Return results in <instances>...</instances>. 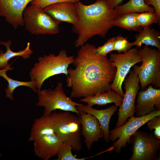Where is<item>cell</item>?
I'll use <instances>...</instances> for the list:
<instances>
[{
	"mask_svg": "<svg viewBox=\"0 0 160 160\" xmlns=\"http://www.w3.org/2000/svg\"><path fill=\"white\" fill-rule=\"evenodd\" d=\"M74 57V56H68L65 49L60 51L57 55L50 53L39 57L38 62L34 64L29 73L31 80L36 81L38 92L44 82L50 77L60 74L67 76L68 67L72 64Z\"/></svg>",
	"mask_w": 160,
	"mask_h": 160,
	"instance_id": "obj_3",
	"label": "cell"
},
{
	"mask_svg": "<svg viewBox=\"0 0 160 160\" xmlns=\"http://www.w3.org/2000/svg\"><path fill=\"white\" fill-rule=\"evenodd\" d=\"M137 19L140 25L142 28L150 26L153 23H160L155 11L137 13Z\"/></svg>",
	"mask_w": 160,
	"mask_h": 160,
	"instance_id": "obj_26",
	"label": "cell"
},
{
	"mask_svg": "<svg viewBox=\"0 0 160 160\" xmlns=\"http://www.w3.org/2000/svg\"><path fill=\"white\" fill-rule=\"evenodd\" d=\"M23 16L25 29L33 34L53 35L59 33V23L44 9L31 5L25 8Z\"/></svg>",
	"mask_w": 160,
	"mask_h": 160,
	"instance_id": "obj_8",
	"label": "cell"
},
{
	"mask_svg": "<svg viewBox=\"0 0 160 160\" xmlns=\"http://www.w3.org/2000/svg\"><path fill=\"white\" fill-rule=\"evenodd\" d=\"M33 0H0V17L15 29L24 25L23 13L27 4Z\"/></svg>",
	"mask_w": 160,
	"mask_h": 160,
	"instance_id": "obj_12",
	"label": "cell"
},
{
	"mask_svg": "<svg viewBox=\"0 0 160 160\" xmlns=\"http://www.w3.org/2000/svg\"><path fill=\"white\" fill-rule=\"evenodd\" d=\"M135 105L136 116L146 115L155 110L160 109V89L150 85L145 90L138 92Z\"/></svg>",
	"mask_w": 160,
	"mask_h": 160,
	"instance_id": "obj_13",
	"label": "cell"
},
{
	"mask_svg": "<svg viewBox=\"0 0 160 160\" xmlns=\"http://www.w3.org/2000/svg\"><path fill=\"white\" fill-rule=\"evenodd\" d=\"M145 4L150 6H153L156 12L158 19L160 21V0H144Z\"/></svg>",
	"mask_w": 160,
	"mask_h": 160,
	"instance_id": "obj_31",
	"label": "cell"
},
{
	"mask_svg": "<svg viewBox=\"0 0 160 160\" xmlns=\"http://www.w3.org/2000/svg\"><path fill=\"white\" fill-rule=\"evenodd\" d=\"M2 156V154L1 153H0V157H1Z\"/></svg>",
	"mask_w": 160,
	"mask_h": 160,
	"instance_id": "obj_33",
	"label": "cell"
},
{
	"mask_svg": "<svg viewBox=\"0 0 160 160\" xmlns=\"http://www.w3.org/2000/svg\"><path fill=\"white\" fill-rule=\"evenodd\" d=\"M115 37L109 38L102 46L96 48L95 50L98 55L102 56H107L108 54L113 51Z\"/></svg>",
	"mask_w": 160,
	"mask_h": 160,
	"instance_id": "obj_28",
	"label": "cell"
},
{
	"mask_svg": "<svg viewBox=\"0 0 160 160\" xmlns=\"http://www.w3.org/2000/svg\"><path fill=\"white\" fill-rule=\"evenodd\" d=\"M131 43L128 41L126 37L121 35L115 37L113 51H116L118 53H126L132 48Z\"/></svg>",
	"mask_w": 160,
	"mask_h": 160,
	"instance_id": "obj_27",
	"label": "cell"
},
{
	"mask_svg": "<svg viewBox=\"0 0 160 160\" xmlns=\"http://www.w3.org/2000/svg\"><path fill=\"white\" fill-rule=\"evenodd\" d=\"M147 127L151 131L154 129L153 134L157 139L160 140V116L154 117L148 122Z\"/></svg>",
	"mask_w": 160,
	"mask_h": 160,
	"instance_id": "obj_29",
	"label": "cell"
},
{
	"mask_svg": "<svg viewBox=\"0 0 160 160\" xmlns=\"http://www.w3.org/2000/svg\"><path fill=\"white\" fill-rule=\"evenodd\" d=\"M81 119V135L88 150L93 143L103 137V132L97 119L93 116L79 111Z\"/></svg>",
	"mask_w": 160,
	"mask_h": 160,
	"instance_id": "obj_14",
	"label": "cell"
},
{
	"mask_svg": "<svg viewBox=\"0 0 160 160\" xmlns=\"http://www.w3.org/2000/svg\"><path fill=\"white\" fill-rule=\"evenodd\" d=\"M54 133V123L51 114L47 115L44 114L42 116L34 120L28 141H33L44 135Z\"/></svg>",
	"mask_w": 160,
	"mask_h": 160,
	"instance_id": "obj_18",
	"label": "cell"
},
{
	"mask_svg": "<svg viewBox=\"0 0 160 160\" xmlns=\"http://www.w3.org/2000/svg\"><path fill=\"white\" fill-rule=\"evenodd\" d=\"M132 154L129 160H160L157 152L160 149V140L153 133L137 130L131 136Z\"/></svg>",
	"mask_w": 160,
	"mask_h": 160,
	"instance_id": "obj_10",
	"label": "cell"
},
{
	"mask_svg": "<svg viewBox=\"0 0 160 160\" xmlns=\"http://www.w3.org/2000/svg\"><path fill=\"white\" fill-rule=\"evenodd\" d=\"M96 47L86 43L80 47L73 64L68 70L67 86L71 88V98L85 97L111 89L116 69L107 56L96 52Z\"/></svg>",
	"mask_w": 160,
	"mask_h": 160,
	"instance_id": "obj_1",
	"label": "cell"
},
{
	"mask_svg": "<svg viewBox=\"0 0 160 160\" xmlns=\"http://www.w3.org/2000/svg\"><path fill=\"white\" fill-rule=\"evenodd\" d=\"M76 109L85 113H89L95 117L99 121L103 132V139L105 142L108 143L110 141L109 127L110 121L112 116L118 109L115 105L106 109L98 110L87 105L83 104L76 106Z\"/></svg>",
	"mask_w": 160,
	"mask_h": 160,
	"instance_id": "obj_17",
	"label": "cell"
},
{
	"mask_svg": "<svg viewBox=\"0 0 160 160\" xmlns=\"http://www.w3.org/2000/svg\"><path fill=\"white\" fill-rule=\"evenodd\" d=\"M14 68L9 67L4 69L0 70V76L4 78L7 82L8 85L5 89V95L6 97L10 100H14L13 93L17 87L21 86L27 87L31 88L35 93H38V90L36 86V81L31 80L28 81H23L14 80L8 77L6 72L11 71Z\"/></svg>",
	"mask_w": 160,
	"mask_h": 160,
	"instance_id": "obj_22",
	"label": "cell"
},
{
	"mask_svg": "<svg viewBox=\"0 0 160 160\" xmlns=\"http://www.w3.org/2000/svg\"><path fill=\"white\" fill-rule=\"evenodd\" d=\"M33 142L35 155L43 160H48L56 156L59 148L63 143L55 133L44 135Z\"/></svg>",
	"mask_w": 160,
	"mask_h": 160,
	"instance_id": "obj_16",
	"label": "cell"
},
{
	"mask_svg": "<svg viewBox=\"0 0 160 160\" xmlns=\"http://www.w3.org/2000/svg\"><path fill=\"white\" fill-rule=\"evenodd\" d=\"M138 52L141 57L142 65L133 67L138 76L142 89L152 84L160 87V50L145 45Z\"/></svg>",
	"mask_w": 160,
	"mask_h": 160,
	"instance_id": "obj_5",
	"label": "cell"
},
{
	"mask_svg": "<svg viewBox=\"0 0 160 160\" xmlns=\"http://www.w3.org/2000/svg\"><path fill=\"white\" fill-rule=\"evenodd\" d=\"M12 44V42L10 40L7 41H0V45H4L6 49L5 53L3 50H0V68L1 69L10 67L8 61L13 57L19 56L24 59H26L29 58L33 53V51L30 49V42L27 43L25 49L18 52H14L11 50L10 46Z\"/></svg>",
	"mask_w": 160,
	"mask_h": 160,
	"instance_id": "obj_21",
	"label": "cell"
},
{
	"mask_svg": "<svg viewBox=\"0 0 160 160\" xmlns=\"http://www.w3.org/2000/svg\"><path fill=\"white\" fill-rule=\"evenodd\" d=\"M51 114L54 121L55 132L57 136L63 142L70 144L73 151H81L82 145L80 116L68 111L53 113Z\"/></svg>",
	"mask_w": 160,
	"mask_h": 160,
	"instance_id": "obj_4",
	"label": "cell"
},
{
	"mask_svg": "<svg viewBox=\"0 0 160 160\" xmlns=\"http://www.w3.org/2000/svg\"><path fill=\"white\" fill-rule=\"evenodd\" d=\"M72 146L67 143L63 142L58 149L56 160H84L90 157L77 158L72 153Z\"/></svg>",
	"mask_w": 160,
	"mask_h": 160,
	"instance_id": "obj_25",
	"label": "cell"
},
{
	"mask_svg": "<svg viewBox=\"0 0 160 160\" xmlns=\"http://www.w3.org/2000/svg\"><path fill=\"white\" fill-rule=\"evenodd\" d=\"M160 116V109L155 110L141 117L134 116L128 118L122 126L110 131V141L114 142L108 151L114 150L116 153L121 151L122 148L130 143V137L141 127L152 118Z\"/></svg>",
	"mask_w": 160,
	"mask_h": 160,
	"instance_id": "obj_7",
	"label": "cell"
},
{
	"mask_svg": "<svg viewBox=\"0 0 160 160\" xmlns=\"http://www.w3.org/2000/svg\"><path fill=\"white\" fill-rule=\"evenodd\" d=\"M44 10L59 23L65 22L73 25L77 22L78 16L75 3L69 2L56 3L47 6Z\"/></svg>",
	"mask_w": 160,
	"mask_h": 160,
	"instance_id": "obj_15",
	"label": "cell"
},
{
	"mask_svg": "<svg viewBox=\"0 0 160 160\" xmlns=\"http://www.w3.org/2000/svg\"><path fill=\"white\" fill-rule=\"evenodd\" d=\"M80 0H33L31 2V4L40 7L42 9L50 5L64 2H69L76 3Z\"/></svg>",
	"mask_w": 160,
	"mask_h": 160,
	"instance_id": "obj_30",
	"label": "cell"
},
{
	"mask_svg": "<svg viewBox=\"0 0 160 160\" xmlns=\"http://www.w3.org/2000/svg\"><path fill=\"white\" fill-rule=\"evenodd\" d=\"M111 8L114 9L118 6L120 5L124 0H104Z\"/></svg>",
	"mask_w": 160,
	"mask_h": 160,
	"instance_id": "obj_32",
	"label": "cell"
},
{
	"mask_svg": "<svg viewBox=\"0 0 160 160\" xmlns=\"http://www.w3.org/2000/svg\"><path fill=\"white\" fill-rule=\"evenodd\" d=\"M109 60L116 69V72L110 88L122 97L124 93L122 90V83L131 68L141 62V57L136 47L131 49L126 53H112L110 54Z\"/></svg>",
	"mask_w": 160,
	"mask_h": 160,
	"instance_id": "obj_9",
	"label": "cell"
},
{
	"mask_svg": "<svg viewBox=\"0 0 160 160\" xmlns=\"http://www.w3.org/2000/svg\"><path fill=\"white\" fill-rule=\"evenodd\" d=\"M63 86V84L59 82L53 89L51 88L41 89L38 92V100L36 105L44 107V114L47 115H50L53 111L58 109L74 112L80 116L76 107L82 104L76 103L72 101L70 97L67 96Z\"/></svg>",
	"mask_w": 160,
	"mask_h": 160,
	"instance_id": "obj_6",
	"label": "cell"
},
{
	"mask_svg": "<svg viewBox=\"0 0 160 160\" xmlns=\"http://www.w3.org/2000/svg\"><path fill=\"white\" fill-rule=\"evenodd\" d=\"M135 40L131 43L132 47H141L143 44L155 47L160 50V33L154 28L150 26L143 28L135 36Z\"/></svg>",
	"mask_w": 160,
	"mask_h": 160,
	"instance_id": "obj_20",
	"label": "cell"
},
{
	"mask_svg": "<svg viewBox=\"0 0 160 160\" xmlns=\"http://www.w3.org/2000/svg\"><path fill=\"white\" fill-rule=\"evenodd\" d=\"M129 73L124 81L125 92L117 113L118 117L115 128L122 126L135 113L136 98L140 88L139 81L137 74L133 70Z\"/></svg>",
	"mask_w": 160,
	"mask_h": 160,
	"instance_id": "obj_11",
	"label": "cell"
},
{
	"mask_svg": "<svg viewBox=\"0 0 160 160\" xmlns=\"http://www.w3.org/2000/svg\"><path fill=\"white\" fill-rule=\"evenodd\" d=\"M123 97L111 89L102 92H98L95 95L89 96L81 99L80 101L86 103L87 105L92 107L95 105L100 106L114 103L115 105L119 107L121 105Z\"/></svg>",
	"mask_w": 160,
	"mask_h": 160,
	"instance_id": "obj_19",
	"label": "cell"
},
{
	"mask_svg": "<svg viewBox=\"0 0 160 160\" xmlns=\"http://www.w3.org/2000/svg\"><path fill=\"white\" fill-rule=\"evenodd\" d=\"M75 5L78 20L72 30L78 35L74 43L76 47H81L95 36L105 37L113 26L117 15L114 9L104 0H96L89 5L79 1Z\"/></svg>",
	"mask_w": 160,
	"mask_h": 160,
	"instance_id": "obj_2",
	"label": "cell"
},
{
	"mask_svg": "<svg viewBox=\"0 0 160 160\" xmlns=\"http://www.w3.org/2000/svg\"><path fill=\"white\" fill-rule=\"evenodd\" d=\"M114 9L117 16L127 13H140L155 11L153 7L145 4L144 0H129L125 4L118 6Z\"/></svg>",
	"mask_w": 160,
	"mask_h": 160,
	"instance_id": "obj_23",
	"label": "cell"
},
{
	"mask_svg": "<svg viewBox=\"0 0 160 160\" xmlns=\"http://www.w3.org/2000/svg\"><path fill=\"white\" fill-rule=\"evenodd\" d=\"M137 13H125L117 16L113 26H117L129 31L140 32L142 29L137 19Z\"/></svg>",
	"mask_w": 160,
	"mask_h": 160,
	"instance_id": "obj_24",
	"label": "cell"
}]
</instances>
